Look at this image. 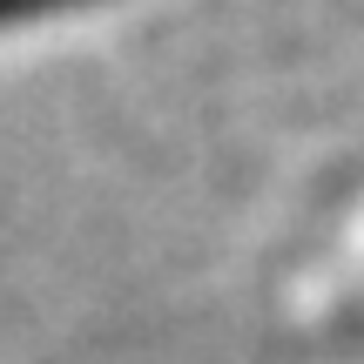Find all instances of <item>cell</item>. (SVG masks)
Masks as SVG:
<instances>
[{"label":"cell","instance_id":"cell-1","mask_svg":"<svg viewBox=\"0 0 364 364\" xmlns=\"http://www.w3.org/2000/svg\"><path fill=\"white\" fill-rule=\"evenodd\" d=\"M68 7H88V0H0V27L48 21V14H68Z\"/></svg>","mask_w":364,"mask_h":364}]
</instances>
